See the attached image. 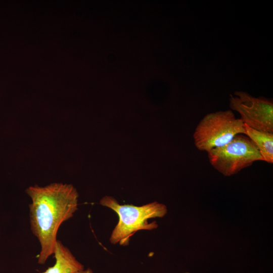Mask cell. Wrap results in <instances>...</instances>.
Here are the masks:
<instances>
[{
	"label": "cell",
	"mask_w": 273,
	"mask_h": 273,
	"mask_svg": "<svg viewBox=\"0 0 273 273\" xmlns=\"http://www.w3.org/2000/svg\"><path fill=\"white\" fill-rule=\"evenodd\" d=\"M230 106L240 114L243 124L259 131L273 132L272 100L237 91L230 95Z\"/></svg>",
	"instance_id": "5b68a950"
},
{
	"label": "cell",
	"mask_w": 273,
	"mask_h": 273,
	"mask_svg": "<svg viewBox=\"0 0 273 273\" xmlns=\"http://www.w3.org/2000/svg\"><path fill=\"white\" fill-rule=\"evenodd\" d=\"M244 134V124L230 110L206 114L197 125L194 145L200 151L209 152L230 142L236 135Z\"/></svg>",
	"instance_id": "3957f363"
},
{
	"label": "cell",
	"mask_w": 273,
	"mask_h": 273,
	"mask_svg": "<svg viewBox=\"0 0 273 273\" xmlns=\"http://www.w3.org/2000/svg\"><path fill=\"white\" fill-rule=\"evenodd\" d=\"M54 254L55 264L42 273H73L84 269L83 265L59 240L57 241Z\"/></svg>",
	"instance_id": "8992f818"
},
{
	"label": "cell",
	"mask_w": 273,
	"mask_h": 273,
	"mask_svg": "<svg viewBox=\"0 0 273 273\" xmlns=\"http://www.w3.org/2000/svg\"><path fill=\"white\" fill-rule=\"evenodd\" d=\"M207 153L211 165L226 176L238 173L255 161H263L256 146L243 133L236 135L226 144Z\"/></svg>",
	"instance_id": "277c9868"
},
{
	"label": "cell",
	"mask_w": 273,
	"mask_h": 273,
	"mask_svg": "<svg viewBox=\"0 0 273 273\" xmlns=\"http://www.w3.org/2000/svg\"><path fill=\"white\" fill-rule=\"evenodd\" d=\"M73 273H93V271L90 268H87L86 269H82Z\"/></svg>",
	"instance_id": "ba28073f"
},
{
	"label": "cell",
	"mask_w": 273,
	"mask_h": 273,
	"mask_svg": "<svg viewBox=\"0 0 273 273\" xmlns=\"http://www.w3.org/2000/svg\"><path fill=\"white\" fill-rule=\"evenodd\" d=\"M100 203L113 210L118 215V222L112 232L110 241L113 244L123 246L129 244L130 237L136 232L156 229V222L149 223L148 220L162 217L167 211L165 205L156 201L141 206L121 205L114 198L109 196L103 197Z\"/></svg>",
	"instance_id": "7a4b0ae2"
},
{
	"label": "cell",
	"mask_w": 273,
	"mask_h": 273,
	"mask_svg": "<svg viewBox=\"0 0 273 273\" xmlns=\"http://www.w3.org/2000/svg\"><path fill=\"white\" fill-rule=\"evenodd\" d=\"M244 134L256 146L263 161L273 163V132L259 131L244 124Z\"/></svg>",
	"instance_id": "52a82bcc"
},
{
	"label": "cell",
	"mask_w": 273,
	"mask_h": 273,
	"mask_svg": "<svg viewBox=\"0 0 273 273\" xmlns=\"http://www.w3.org/2000/svg\"><path fill=\"white\" fill-rule=\"evenodd\" d=\"M26 192L32 201L29 205L30 228L40 245L38 263L43 264L55 252L60 225L77 209L78 193L72 185L63 183L30 186Z\"/></svg>",
	"instance_id": "6da1fadb"
}]
</instances>
